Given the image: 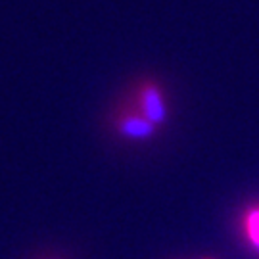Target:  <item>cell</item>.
I'll list each match as a JSON object with an SVG mask.
<instances>
[{
	"label": "cell",
	"mask_w": 259,
	"mask_h": 259,
	"mask_svg": "<svg viewBox=\"0 0 259 259\" xmlns=\"http://www.w3.org/2000/svg\"><path fill=\"white\" fill-rule=\"evenodd\" d=\"M152 127L154 123L148 119H135V117H129L121 123V131L129 137H135V139H144L152 135Z\"/></svg>",
	"instance_id": "7a4b0ae2"
},
{
	"label": "cell",
	"mask_w": 259,
	"mask_h": 259,
	"mask_svg": "<svg viewBox=\"0 0 259 259\" xmlns=\"http://www.w3.org/2000/svg\"><path fill=\"white\" fill-rule=\"evenodd\" d=\"M142 108H144V113H146V119L152 121L154 125L165 119V104H163L161 94L157 93L156 89H146L144 91V94H142Z\"/></svg>",
	"instance_id": "6da1fadb"
},
{
	"label": "cell",
	"mask_w": 259,
	"mask_h": 259,
	"mask_svg": "<svg viewBox=\"0 0 259 259\" xmlns=\"http://www.w3.org/2000/svg\"><path fill=\"white\" fill-rule=\"evenodd\" d=\"M248 232H250L251 240L259 246V211L250 213V217H248Z\"/></svg>",
	"instance_id": "3957f363"
}]
</instances>
